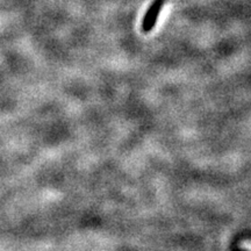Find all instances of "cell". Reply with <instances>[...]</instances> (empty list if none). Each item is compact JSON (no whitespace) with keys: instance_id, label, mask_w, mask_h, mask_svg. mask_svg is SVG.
Instances as JSON below:
<instances>
[{"instance_id":"6da1fadb","label":"cell","mask_w":251,"mask_h":251,"mask_svg":"<svg viewBox=\"0 0 251 251\" xmlns=\"http://www.w3.org/2000/svg\"><path fill=\"white\" fill-rule=\"evenodd\" d=\"M165 1L166 0H153L152 4L149 6L148 9H147V12L143 15L142 23H141V30H142L144 34L150 33V31L155 28Z\"/></svg>"}]
</instances>
